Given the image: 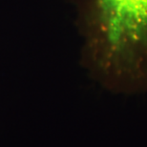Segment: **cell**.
Wrapping results in <instances>:
<instances>
[{"label": "cell", "instance_id": "1", "mask_svg": "<svg viewBox=\"0 0 147 147\" xmlns=\"http://www.w3.org/2000/svg\"><path fill=\"white\" fill-rule=\"evenodd\" d=\"M90 70L117 92L147 91V0H82Z\"/></svg>", "mask_w": 147, "mask_h": 147}]
</instances>
